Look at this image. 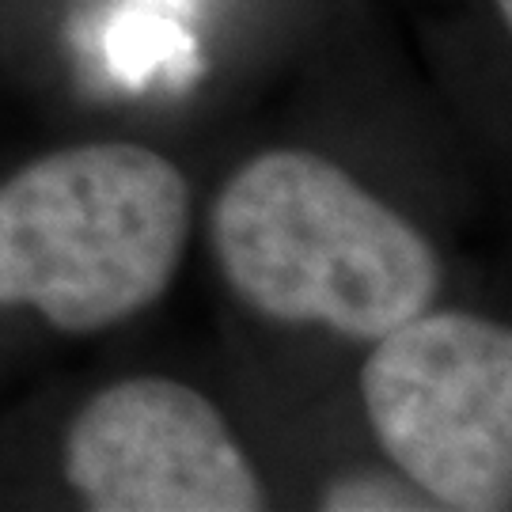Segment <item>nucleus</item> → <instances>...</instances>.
Returning <instances> with one entry per match:
<instances>
[{
    "label": "nucleus",
    "mask_w": 512,
    "mask_h": 512,
    "mask_svg": "<svg viewBox=\"0 0 512 512\" xmlns=\"http://www.w3.org/2000/svg\"><path fill=\"white\" fill-rule=\"evenodd\" d=\"M160 4H171V8H186V0H160Z\"/></svg>",
    "instance_id": "8"
},
{
    "label": "nucleus",
    "mask_w": 512,
    "mask_h": 512,
    "mask_svg": "<svg viewBox=\"0 0 512 512\" xmlns=\"http://www.w3.org/2000/svg\"><path fill=\"white\" fill-rule=\"evenodd\" d=\"M190 239V186L129 141L50 152L0 183V308L65 334L118 327L167 293Z\"/></svg>",
    "instance_id": "2"
},
{
    "label": "nucleus",
    "mask_w": 512,
    "mask_h": 512,
    "mask_svg": "<svg viewBox=\"0 0 512 512\" xmlns=\"http://www.w3.org/2000/svg\"><path fill=\"white\" fill-rule=\"evenodd\" d=\"M494 4H497V12H501V23L509 27L512 23V0H494Z\"/></svg>",
    "instance_id": "7"
},
{
    "label": "nucleus",
    "mask_w": 512,
    "mask_h": 512,
    "mask_svg": "<svg viewBox=\"0 0 512 512\" xmlns=\"http://www.w3.org/2000/svg\"><path fill=\"white\" fill-rule=\"evenodd\" d=\"M361 399L387 459L429 505H512V334L471 311H421L372 342Z\"/></svg>",
    "instance_id": "3"
},
{
    "label": "nucleus",
    "mask_w": 512,
    "mask_h": 512,
    "mask_svg": "<svg viewBox=\"0 0 512 512\" xmlns=\"http://www.w3.org/2000/svg\"><path fill=\"white\" fill-rule=\"evenodd\" d=\"M323 509H429V501H414L410 486L387 475H342L323 490Z\"/></svg>",
    "instance_id": "6"
},
{
    "label": "nucleus",
    "mask_w": 512,
    "mask_h": 512,
    "mask_svg": "<svg viewBox=\"0 0 512 512\" xmlns=\"http://www.w3.org/2000/svg\"><path fill=\"white\" fill-rule=\"evenodd\" d=\"M232 293L266 319L376 342L440 293V258L342 167L277 148L239 167L209 213Z\"/></svg>",
    "instance_id": "1"
},
{
    "label": "nucleus",
    "mask_w": 512,
    "mask_h": 512,
    "mask_svg": "<svg viewBox=\"0 0 512 512\" xmlns=\"http://www.w3.org/2000/svg\"><path fill=\"white\" fill-rule=\"evenodd\" d=\"M65 478L99 512L266 509V490L217 406L164 376L110 384L76 414Z\"/></svg>",
    "instance_id": "4"
},
{
    "label": "nucleus",
    "mask_w": 512,
    "mask_h": 512,
    "mask_svg": "<svg viewBox=\"0 0 512 512\" xmlns=\"http://www.w3.org/2000/svg\"><path fill=\"white\" fill-rule=\"evenodd\" d=\"M107 61L110 69L129 80V84H145L160 69H194V46L190 35L164 12L152 8H126L122 16H114L107 27Z\"/></svg>",
    "instance_id": "5"
}]
</instances>
